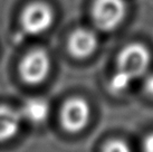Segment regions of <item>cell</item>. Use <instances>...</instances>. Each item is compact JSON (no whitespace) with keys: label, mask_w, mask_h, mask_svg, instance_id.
I'll use <instances>...</instances> for the list:
<instances>
[{"label":"cell","mask_w":153,"mask_h":152,"mask_svg":"<svg viewBox=\"0 0 153 152\" xmlns=\"http://www.w3.org/2000/svg\"><path fill=\"white\" fill-rule=\"evenodd\" d=\"M126 15L125 0H95L92 17L98 29L111 31L119 27Z\"/></svg>","instance_id":"obj_1"},{"label":"cell","mask_w":153,"mask_h":152,"mask_svg":"<svg viewBox=\"0 0 153 152\" xmlns=\"http://www.w3.org/2000/svg\"><path fill=\"white\" fill-rule=\"evenodd\" d=\"M149 51L141 44H128L117 57V69L131 76L133 80L144 74L150 66Z\"/></svg>","instance_id":"obj_2"},{"label":"cell","mask_w":153,"mask_h":152,"mask_svg":"<svg viewBox=\"0 0 153 152\" xmlns=\"http://www.w3.org/2000/svg\"><path fill=\"white\" fill-rule=\"evenodd\" d=\"M51 62L48 53L44 49H34L22 59L19 74L28 84L42 83L51 71Z\"/></svg>","instance_id":"obj_3"},{"label":"cell","mask_w":153,"mask_h":152,"mask_svg":"<svg viewBox=\"0 0 153 152\" xmlns=\"http://www.w3.org/2000/svg\"><path fill=\"white\" fill-rule=\"evenodd\" d=\"M54 19V13L48 4L33 2L24 9L20 22L22 29L27 34L39 35L51 28Z\"/></svg>","instance_id":"obj_4"},{"label":"cell","mask_w":153,"mask_h":152,"mask_svg":"<svg viewBox=\"0 0 153 152\" xmlns=\"http://www.w3.org/2000/svg\"><path fill=\"white\" fill-rule=\"evenodd\" d=\"M88 103L81 97H73L64 104L60 113L62 125L67 132L77 133L87 125L89 121Z\"/></svg>","instance_id":"obj_5"},{"label":"cell","mask_w":153,"mask_h":152,"mask_svg":"<svg viewBox=\"0 0 153 152\" xmlns=\"http://www.w3.org/2000/svg\"><path fill=\"white\" fill-rule=\"evenodd\" d=\"M97 45L96 35L86 28H78L73 31L68 39V49L77 58H85L92 55L97 48Z\"/></svg>","instance_id":"obj_6"},{"label":"cell","mask_w":153,"mask_h":152,"mask_svg":"<svg viewBox=\"0 0 153 152\" xmlns=\"http://www.w3.org/2000/svg\"><path fill=\"white\" fill-rule=\"evenodd\" d=\"M22 118L20 111L10 106L0 105V142L7 141L17 134Z\"/></svg>","instance_id":"obj_7"},{"label":"cell","mask_w":153,"mask_h":152,"mask_svg":"<svg viewBox=\"0 0 153 152\" xmlns=\"http://www.w3.org/2000/svg\"><path fill=\"white\" fill-rule=\"evenodd\" d=\"M49 110L51 107L46 100L40 97H31L24 103L20 113L22 118H26L29 122L37 124L47 120Z\"/></svg>","instance_id":"obj_8"},{"label":"cell","mask_w":153,"mask_h":152,"mask_svg":"<svg viewBox=\"0 0 153 152\" xmlns=\"http://www.w3.org/2000/svg\"><path fill=\"white\" fill-rule=\"evenodd\" d=\"M133 80H134L131 76H128V74L117 69V72L115 73L114 75L111 77V80H108V91L113 94L122 93L128 89V86L131 85Z\"/></svg>","instance_id":"obj_9"},{"label":"cell","mask_w":153,"mask_h":152,"mask_svg":"<svg viewBox=\"0 0 153 152\" xmlns=\"http://www.w3.org/2000/svg\"><path fill=\"white\" fill-rule=\"evenodd\" d=\"M103 152H132L128 144L122 140H111L104 147Z\"/></svg>","instance_id":"obj_10"},{"label":"cell","mask_w":153,"mask_h":152,"mask_svg":"<svg viewBox=\"0 0 153 152\" xmlns=\"http://www.w3.org/2000/svg\"><path fill=\"white\" fill-rule=\"evenodd\" d=\"M143 151L153 152V133L149 134L145 138L144 143H143Z\"/></svg>","instance_id":"obj_11"},{"label":"cell","mask_w":153,"mask_h":152,"mask_svg":"<svg viewBox=\"0 0 153 152\" xmlns=\"http://www.w3.org/2000/svg\"><path fill=\"white\" fill-rule=\"evenodd\" d=\"M144 87H145L146 93L150 94L151 96H153V74L152 75H150L149 77L145 80Z\"/></svg>","instance_id":"obj_12"}]
</instances>
